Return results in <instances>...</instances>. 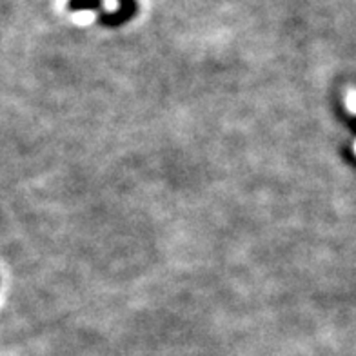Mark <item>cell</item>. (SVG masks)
Listing matches in <instances>:
<instances>
[{
	"instance_id": "7a4b0ae2",
	"label": "cell",
	"mask_w": 356,
	"mask_h": 356,
	"mask_svg": "<svg viewBox=\"0 0 356 356\" xmlns=\"http://www.w3.org/2000/svg\"><path fill=\"white\" fill-rule=\"evenodd\" d=\"M70 10L80 11V10H100L102 0H70Z\"/></svg>"
},
{
	"instance_id": "6da1fadb",
	"label": "cell",
	"mask_w": 356,
	"mask_h": 356,
	"mask_svg": "<svg viewBox=\"0 0 356 356\" xmlns=\"http://www.w3.org/2000/svg\"><path fill=\"white\" fill-rule=\"evenodd\" d=\"M135 13H136V0H120V10L113 11V13L100 15V22L115 28V26H120V24L133 19Z\"/></svg>"
}]
</instances>
